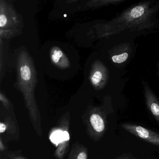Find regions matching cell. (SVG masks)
<instances>
[{
	"instance_id": "obj_6",
	"label": "cell",
	"mask_w": 159,
	"mask_h": 159,
	"mask_svg": "<svg viewBox=\"0 0 159 159\" xmlns=\"http://www.w3.org/2000/svg\"><path fill=\"white\" fill-rule=\"evenodd\" d=\"M155 99H149L148 106L154 119L159 123V104Z\"/></svg>"
},
{
	"instance_id": "obj_9",
	"label": "cell",
	"mask_w": 159,
	"mask_h": 159,
	"mask_svg": "<svg viewBox=\"0 0 159 159\" xmlns=\"http://www.w3.org/2000/svg\"><path fill=\"white\" fill-rule=\"evenodd\" d=\"M128 57V54L127 53H123L118 55L113 56L111 57V59L114 63L120 64L126 61Z\"/></svg>"
},
{
	"instance_id": "obj_7",
	"label": "cell",
	"mask_w": 159,
	"mask_h": 159,
	"mask_svg": "<svg viewBox=\"0 0 159 159\" xmlns=\"http://www.w3.org/2000/svg\"><path fill=\"white\" fill-rule=\"evenodd\" d=\"M21 76L22 79L24 81H28L31 78V71L27 66H24L20 69Z\"/></svg>"
},
{
	"instance_id": "obj_14",
	"label": "cell",
	"mask_w": 159,
	"mask_h": 159,
	"mask_svg": "<svg viewBox=\"0 0 159 159\" xmlns=\"http://www.w3.org/2000/svg\"><path fill=\"white\" fill-rule=\"evenodd\" d=\"M6 149V147L3 144V141H2V138L1 137L0 138V150L1 152H3L5 151Z\"/></svg>"
},
{
	"instance_id": "obj_12",
	"label": "cell",
	"mask_w": 159,
	"mask_h": 159,
	"mask_svg": "<svg viewBox=\"0 0 159 159\" xmlns=\"http://www.w3.org/2000/svg\"><path fill=\"white\" fill-rule=\"evenodd\" d=\"M115 159H138L134 157L131 153H124L120 156H118Z\"/></svg>"
},
{
	"instance_id": "obj_1",
	"label": "cell",
	"mask_w": 159,
	"mask_h": 159,
	"mask_svg": "<svg viewBox=\"0 0 159 159\" xmlns=\"http://www.w3.org/2000/svg\"><path fill=\"white\" fill-rule=\"evenodd\" d=\"M69 125L70 116H63L60 119L57 128L50 137L56 139L54 143L56 144L57 148L54 155L57 159H63L68 151L70 139Z\"/></svg>"
},
{
	"instance_id": "obj_10",
	"label": "cell",
	"mask_w": 159,
	"mask_h": 159,
	"mask_svg": "<svg viewBox=\"0 0 159 159\" xmlns=\"http://www.w3.org/2000/svg\"><path fill=\"white\" fill-rule=\"evenodd\" d=\"M63 56V53L60 50H55L52 54V59L54 63H59Z\"/></svg>"
},
{
	"instance_id": "obj_3",
	"label": "cell",
	"mask_w": 159,
	"mask_h": 159,
	"mask_svg": "<svg viewBox=\"0 0 159 159\" xmlns=\"http://www.w3.org/2000/svg\"><path fill=\"white\" fill-rule=\"evenodd\" d=\"M123 129L154 146L159 147V134L143 126L131 123L122 124Z\"/></svg>"
},
{
	"instance_id": "obj_2",
	"label": "cell",
	"mask_w": 159,
	"mask_h": 159,
	"mask_svg": "<svg viewBox=\"0 0 159 159\" xmlns=\"http://www.w3.org/2000/svg\"><path fill=\"white\" fill-rule=\"evenodd\" d=\"M107 116L101 111H92L88 116L86 121L87 132L90 137L98 141L104 135L107 131Z\"/></svg>"
},
{
	"instance_id": "obj_11",
	"label": "cell",
	"mask_w": 159,
	"mask_h": 159,
	"mask_svg": "<svg viewBox=\"0 0 159 159\" xmlns=\"http://www.w3.org/2000/svg\"><path fill=\"white\" fill-rule=\"evenodd\" d=\"M102 78V73L99 71H95L91 78L92 83L95 85L98 84L100 82Z\"/></svg>"
},
{
	"instance_id": "obj_16",
	"label": "cell",
	"mask_w": 159,
	"mask_h": 159,
	"mask_svg": "<svg viewBox=\"0 0 159 159\" xmlns=\"http://www.w3.org/2000/svg\"><path fill=\"white\" fill-rule=\"evenodd\" d=\"M65 16V17H66V15H65V16Z\"/></svg>"
},
{
	"instance_id": "obj_13",
	"label": "cell",
	"mask_w": 159,
	"mask_h": 159,
	"mask_svg": "<svg viewBox=\"0 0 159 159\" xmlns=\"http://www.w3.org/2000/svg\"><path fill=\"white\" fill-rule=\"evenodd\" d=\"M7 17L4 15H1L0 16V26L1 27H3L6 25L7 24Z\"/></svg>"
},
{
	"instance_id": "obj_5",
	"label": "cell",
	"mask_w": 159,
	"mask_h": 159,
	"mask_svg": "<svg viewBox=\"0 0 159 159\" xmlns=\"http://www.w3.org/2000/svg\"><path fill=\"white\" fill-rule=\"evenodd\" d=\"M17 131V127L15 123L12 120L11 117H5L4 121L0 123V134H4L6 133L9 135H14Z\"/></svg>"
},
{
	"instance_id": "obj_15",
	"label": "cell",
	"mask_w": 159,
	"mask_h": 159,
	"mask_svg": "<svg viewBox=\"0 0 159 159\" xmlns=\"http://www.w3.org/2000/svg\"><path fill=\"white\" fill-rule=\"evenodd\" d=\"M11 159H26L25 157H22V156H17V157H14Z\"/></svg>"
},
{
	"instance_id": "obj_4",
	"label": "cell",
	"mask_w": 159,
	"mask_h": 159,
	"mask_svg": "<svg viewBox=\"0 0 159 159\" xmlns=\"http://www.w3.org/2000/svg\"><path fill=\"white\" fill-rule=\"evenodd\" d=\"M88 152L86 147L79 143L72 145L68 159H87Z\"/></svg>"
},
{
	"instance_id": "obj_8",
	"label": "cell",
	"mask_w": 159,
	"mask_h": 159,
	"mask_svg": "<svg viewBox=\"0 0 159 159\" xmlns=\"http://www.w3.org/2000/svg\"><path fill=\"white\" fill-rule=\"evenodd\" d=\"M145 10L142 6H138L132 9L130 12V16L134 18H138L144 14Z\"/></svg>"
}]
</instances>
